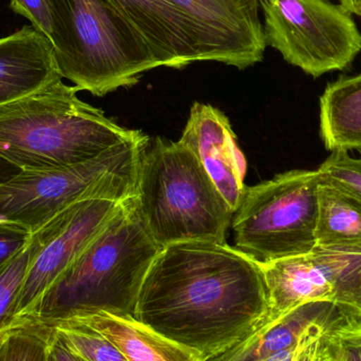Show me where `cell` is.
<instances>
[{"label": "cell", "mask_w": 361, "mask_h": 361, "mask_svg": "<svg viewBox=\"0 0 361 361\" xmlns=\"http://www.w3.org/2000/svg\"><path fill=\"white\" fill-rule=\"evenodd\" d=\"M345 324L348 322L333 303H305L267 322L224 353L206 361H265Z\"/></svg>", "instance_id": "4fadbf2b"}, {"label": "cell", "mask_w": 361, "mask_h": 361, "mask_svg": "<svg viewBox=\"0 0 361 361\" xmlns=\"http://www.w3.org/2000/svg\"><path fill=\"white\" fill-rule=\"evenodd\" d=\"M274 322L313 301L331 302L345 322L361 326V254L316 246L313 252L262 265Z\"/></svg>", "instance_id": "9c48e42d"}, {"label": "cell", "mask_w": 361, "mask_h": 361, "mask_svg": "<svg viewBox=\"0 0 361 361\" xmlns=\"http://www.w3.org/2000/svg\"><path fill=\"white\" fill-rule=\"evenodd\" d=\"M52 331L35 320L16 319L4 333L0 361H48Z\"/></svg>", "instance_id": "ffe728a7"}, {"label": "cell", "mask_w": 361, "mask_h": 361, "mask_svg": "<svg viewBox=\"0 0 361 361\" xmlns=\"http://www.w3.org/2000/svg\"><path fill=\"white\" fill-rule=\"evenodd\" d=\"M179 17L195 61L244 70L267 49L259 0H163Z\"/></svg>", "instance_id": "30bf717a"}, {"label": "cell", "mask_w": 361, "mask_h": 361, "mask_svg": "<svg viewBox=\"0 0 361 361\" xmlns=\"http://www.w3.org/2000/svg\"><path fill=\"white\" fill-rule=\"evenodd\" d=\"M326 335L319 338L303 341L300 345L265 361H326L330 356L326 347Z\"/></svg>", "instance_id": "484cf974"}, {"label": "cell", "mask_w": 361, "mask_h": 361, "mask_svg": "<svg viewBox=\"0 0 361 361\" xmlns=\"http://www.w3.org/2000/svg\"><path fill=\"white\" fill-rule=\"evenodd\" d=\"M360 154V158H353L343 150L332 152L318 169L322 180L361 200V152Z\"/></svg>", "instance_id": "7402d4cb"}, {"label": "cell", "mask_w": 361, "mask_h": 361, "mask_svg": "<svg viewBox=\"0 0 361 361\" xmlns=\"http://www.w3.org/2000/svg\"><path fill=\"white\" fill-rule=\"evenodd\" d=\"M135 206L161 248L185 242H225L231 209L195 154L180 141L144 143Z\"/></svg>", "instance_id": "277c9868"}, {"label": "cell", "mask_w": 361, "mask_h": 361, "mask_svg": "<svg viewBox=\"0 0 361 361\" xmlns=\"http://www.w3.org/2000/svg\"><path fill=\"white\" fill-rule=\"evenodd\" d=\"M341 6L361 18V0H338Z\"/></svg>", "instance_id": "f1b7e54d"}, {"label": "cell", "mask_w": 361, "mask_h": 361, "mask_svg": "<svg viewBox=\"0 0 361 361\" xmlns=\"http://www.w3.org/2000/svg\"><path fill=\"white\" fill-rule=\"evenodd\" d=\"M147 140L143 135L75 166L21 171L0 184V220L23 225L35 233L78 202H123L135 197L140 156Z\"/></svg>", "instance_id": "8992f818"}, {"label": "cell", "mask_w": 361, "mask_h": 361, "mask_svg": "<svg viewBox=\"0 0 361 361\" xmlns=\"http://www.w3.org/2000/svg\"><path fill=\"white\" fill-rule=\"evenodd\" d=\"M145 40L160 67L183 69L195 63L179 17L163 0H111Z\"/></svg>", "instance_id": "9a60e30c"}, {"label": "cell", "mask_w": 361, "mask_h": 361, "mask_svg": "<svg viewBox=\"0 0 361 361\" xmlns=\"http://www.w3.org/2000/svg\"><path fill=\"white\" fill-rule=\"evenodd\" d=\"M319 171L294 169L246 187L233 212L235 248L263 265L316 247Z\"/></svg>", "instance_id": "52a82bcc"}, {"label": "cell", "mask_w": 361, "mask_h": 361, "mask_svg": "<svg viewBox=\"0 0 361 361\" xmlns=\"http://www.w3.org/2000/svg\"><path fill=\"white\" fill-rule=\"evenodd\" d=\"M326 361H332V360H330V358H329V360H326Z\"/></svg>", "instance_id": "1f68e13d"}, {"label": "cell", "mask_w": 361, "mask_h": 361, "mask_svg": "<svg viewBox=\"0 0 361 361\" xmlns=\"http://www.w3.org/2000/svg\"><path fill=\"white\" fill-rule=\"evenodd\" d=\"M161 250L140 218L135 197L126 200L25 318L99 312L135 317L144 279Z\"/></svg>", "instance_id": "3957f363"}, {"label": "cell", "mask_w": 361, "mask_h": 361, "mask_svg": "<svg viewBox=\"0 0 361 361\" xmlns=\"http://www.w3.org/2000/svg\"><path fill=\"white\" fill-rule=\"evenodd\" d=\"M267 46L314 78L351 67L361 52L353 14L331 0H259Z\"/></svg>", "instance_id": "ba28073f"}, {"label": "cell", "mask_w": 361, "mask_h": 361, "mask_svg": "<svg viewBox=\"0 0 361 361\" xmlns=\"http://www.w3.org/2000/svg\"><path fill=\"white\" fill-rule=\"evenodd\" d=\"M39 246V238L37 233H33L30 243L0 267V332L6 330L13 324L15 307L27 269Z\"/></svg>", "instance_id": "44dd1931"}, {"label": "cell", "mask_w": 361, "mask_h": 361, "mask_svg": "<svg viewBox=\"0 0 361 361\" xmlns=\"http://www.w3.org/2000/svg\"><path fill=\"white\" fill-rule=\"evenodd\" d=\"M51 352H52L53 357H54L56 361H87L85 360L84 358L76 355L73 352L70 351V350L55 336L53 331L52 339H51Z\"/></svg>", "instance_id": "4316f807"}, {"label": "cell", "mask_w": 361, "mask_h": 361, "mask_svg": "<svg viewBox=\"0 0 361 361\" xmlns=\"http://www.w3.org/2000/svg\"><path fill=\"white\" fill-rule=\"evenodd\" d=\"M179 141L195 154L235 212L245 188L246 163L227 116L214 106L193 104Z\"/></svg>", "instance_id": "7c38bea8"}, {"label": "cell", "mask_w": 361, "mask_h": 361, "mask_svg": "<svg viewBox=\"0 0 361 361\" xmlns=\"http://www.w3.org/2000/svg\"><path fill=\"white\" fill-rule=\"evenodd\" d=\"M269 310L262 265L226 242L195 241L161 250L135 318L206 361L262 326Z\"/></svg>", "instance_id": "6da1fadb"}, {"label": "cell", "mask_w": 361, "mask_h": 361, "mask_svg": "<svg viewBox=\"0 0 361 361\" xmlns=\"http://www.w3.org/2000/svg\"><path fill=\"white\" fill-rule=\"evenodd\" d=\"M52 44L61 78L104 97L135 86L160 67L145 40L111 0H49Z\"/></svg>", "instance_id": "5b68a950"}, {"label": "cell", "mask_w": 361, "mask_h": 361, "mask_svg": "<svg viewBox=\"0 0 361 361\" xmlns=\"http://www.w3.org/2000/svg\"><path fill=\"white\" fill-rule=\"evenodd\" d=\"M320 135L326 149L361 152V70L329 82L320 97Z\"/></svg>", "instance_id": "e0dca14e"}, {"label": "cell", "mask_w": 361, "mask_h": 361, "mask_svg": "<svg viewBox=\"0 0 361 361\" xmlns=\"http://www.w3.org/2000/svg\"><path fill=\"white\" fill-rule=\"evenodd\" d=\"M20 173L21 171L18 167L14 166L8 161L0 158V184L8 182Z\"/></svg>", "instance_id": "83f0119b"}, {"label": "cell", "mask_w": 361, "mask_h": 361, "mask_svg": "<svg viewBox=\"0 0 361 361\" xmlns=\"http://www.w3.org/2000/svg\"><path fill=\"white\" fill-rule=\"evenodd\" d=\"M123 202L107 199L78 202L35 231L40 240L39 250L27 269L14 320L27 317L34 311L44 293L101 233Z\"/></svg>", "instance_id": "8fae6325"}, {"label": "cell", "mask_w": 361, "mask_h": 361, "mask_svg": "<svg viewBox=\"0 0 361 361\" xmlns=\"http://www.w3.org/2000/svg\"><path fill=\"white\" fill-rule=\"evenodd\" d=\"M67 318L99 331L128 361H203L197 354L154 332L133 316L99 312Z\"/></svg>", "instance_id": "2e32d148"}, {"label": "cell", "mask_w": 361, "mask_h": 361, "mask_svg": "<svg viewBox=\"0 0 361 361\" xmlns=\"http://www.w3.org/2000/svg\"><path fill=\"white\" fill-rule=\"evenodd\" d=\"M13 12L25 17L38 31L52 42L54 36V19L49 0H11Z\"/></svg>", "instance_id": "cb8c5ba5"}, {"label": "cell", "mask_w": 361, "mask_h": 361, "mask_svg": "<svg viewBox=\"0 0 361 361\" xmlns=\"http://www.w3.org/2000/svg\"><path fill=\"white\" fill-rule=\"evenodd\" d=\"M78 92L61 80L0 106V158L21 171L67 169L144 135L118 126Z\"/></svg>", "instance_id": "7a4b0ae2"}, {"label": "cell", "mask_w": 361, "mask_h": 361, "mask_svg": "<svg viewBox=\"0 0 361 361\" xmlns=\"http://www.w3.org/2000/svg\"><path fill=\"white\" fill-rule=\"evenodd\" d=\"M33 231L10 221L0 220V267L23 250L31 241Z\"/></svg>", "instance_id": "d4e9b609"}, {"label": "cell", "mask_w": 361, "mask_h": 361, "mask_svg": "<svg viewBox=\"0 0 361 361\" xmlns=\"http://www.w3.org/2000/svg\"><path fill=\"white\" fill-rule=\"evenodd\" d=\"M61 80L52 42L33 25L0 38V106Z\"/></svg>", "instance_id": "5bb4252c"}, {"label": "cell", "mask_w": 361, "mask_h": 361, "mask_svg": "<svg viewBox=\"0 0 361 361\" xmlns=\"http://www.w3.org/2000/svg\"><path fill=\"white\" fill-rule=\"evenodd\" d=\"M332 361H361V326L345 324L326 335Z\"/></svg>", "instance_id": "603a6c76"}, {"label": "cell", "mask_w": 361, "mask_h": 361, "mask_svg": "<svg viewBox=\"0 0 361 361\" xmlns=\"http://www.w3.org/2000/svg\"><path fill=\"white\" fill-rule=\"evenodd\" d=\"M316 246L361 254V200L324 180L318 190Z\"/></svg>", "instance_id": "ac0fdd59"}, {"label": "cell", "mask_w": 361, "mask_h": 361, "mask_svg": "<svg viewBox=\"0 0 361 361\" xmlns=\"http://www.w3.org/2000/svg\"><path fill=\"white\" fill-rule=\"evenodd\" d=\"M48 361H56V360H55V358L53 357L52 352H51V345H50V354H49Z\"/></svg>", "instance_id": "f546056e"}, {"label": "cell", "mask_w": 361, "mask_h": 361, "mask_svg": "<svg viewBox=\"0 0 361 361\" xmlns=\"http://www.w3.org/2000/svg\"><path fill=\"white\" fill-rule=\"evenodd\" d=\"M32 320L51 329L70 351L85 360L128 361L110 339L86 324L69 318Z\"/></svg>", "instance_id": "d6986e66"}, {"label": "cell", "mask_w": 361, "mask_h": 361, "mask_svg": "<svg viewBox=\"0 0 361 361\" xmlns=\"http://www.w3.org/2000/svg\"><path fill=\"white\" fill-rule=\"evenodd\" d=\"M4 331H6V330H4ZM4 331H2V332H0V345H1L2 338H4Z\"/></svg>", "instance_id": "4dcf8cb0"}]
</instances>
